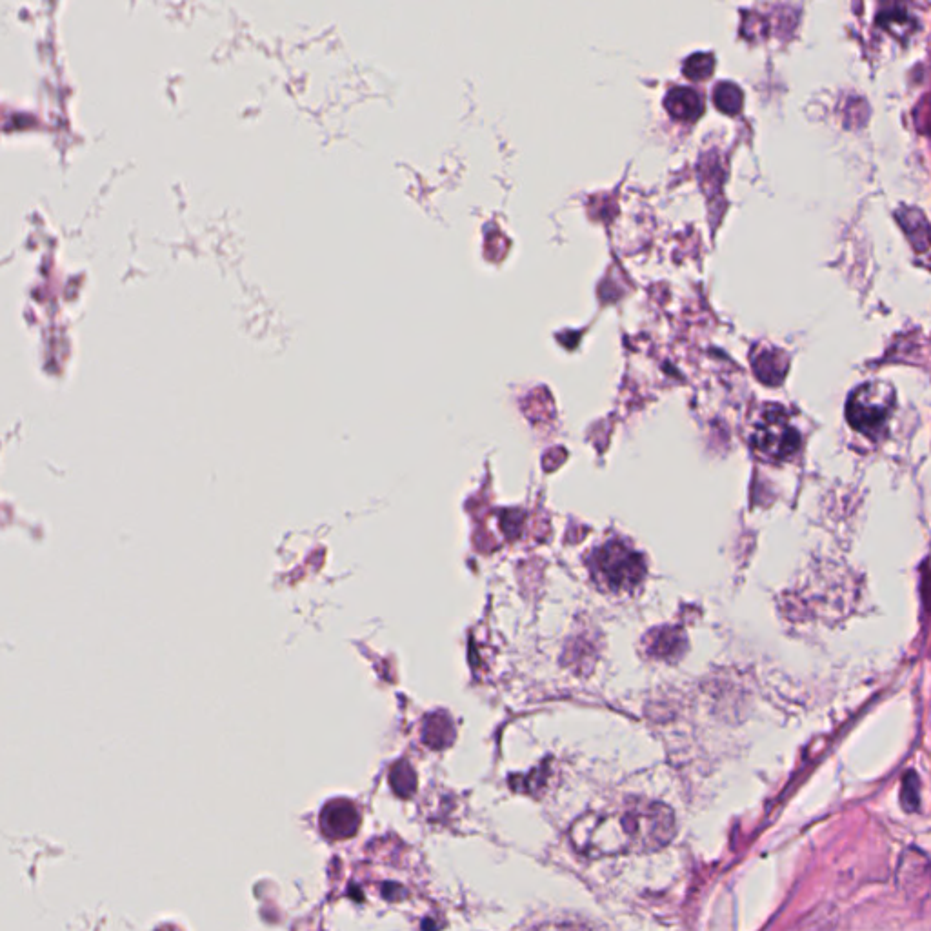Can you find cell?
<instances>
[{"mask_svg": "<svg viewBox=\"0 0 931 931\" xmlns=\"http://www.w3.org/2000/svg\"><path fill=\"white\" fill-rule=\"evenodd\" d=\"M742 101H744L742 90L733 82H719L713 90V102L724 113H730V115L739 113Z\"/></svg>", "mask_w": 931, "mask_h": 931, "instance_id": "9c48e42d", "label": "cell"}, {"mask_svg": "<svg viewBox=\"0 0 931 931\" xmlns=\"http://www.w3.org/2000/svg\"><path fill=\"white\" fill-rule=\"evenodd\" d=\"M641 557L621 544L604 546L595 557V575L611 590H626L642 579Z\"/></svg>", "mask_w": 931, "mask_h": 931, "instance_id": "277c9868", "label": "cell"}, {"mask_svg": "<svg viewBox=\"0 0 931 931\" xmlns=\"http://www.w3.org/2000/svg\"><path fill=\"white\" fill-rule=\"evenodd\" d=\"M895 408V391L886 382H868L853 391L848 401V421L868 437L886 430Z\"/></svg>", "mask_w": 931, "mask_h": 931, "instance_id": "7a4b0ae2", "label": "cell"}, {"mask_svg": "<svg viewBox=\"0 0 931 931\" xmlns=\"http://www.w3.org/2000/svg\"><path fill=\"white\" fill-rule=\"evenodd\" d=\"M899 881L910 895H921L930 890L931 864L921 851L908 850L899 862Z\"/></svg>", "mask_w": 931, "mask_h": 931, "instance_id": "5b68a950", "label": "cell"}, {"mask_svg": "<svg viewBox=\"0 0 931 931\" xmlns=\"http://www.w3.org/2000/svg\"><path fill=\"white\" fill-rule=\"evenodd\" d=\"M879 22L899 39H906V35L911 33L910 15L902 6H890L888 10L881 11Z\"/></svg>", "mask_w": 931, "mask_h": 931, "instance_id": "30bf717a", "label": "cell"}, {"mask_svg": "<svg viewBox=\"0 0 931 931\" xmlns=\"http://www.w3.org/2000/svg\"><path fill=\"white\" fill-rule=\"evenodd\" d=\"M359 826V813L348 802H335L324 813V831L333 837H350Z\"/></svg>", "mask_w": 931, "mask_h": 931, "instance_id": "52a82bcc", "label": "cell"}, {"mask_svg": "<svg viewBox=\"0 0 931 931\" xmlns=\"http://www.w3.org/2000/svg\"><path fill=\"white\" fill-rule=\"evenodd\" d=\"M753 444L762 455L782 461L788 459L801 446V435L791 426L786 411L770 406L764 411L753 431Z\"/></svg>", "mask_w": 931, "mask_h": 931, "instance_id": "3957f363", "label": "cell"}, {"mask_svg": "<svg viewBox=\"0 0 931 931\" xmlns=\"http://www.w3.org/2000/svg\"><path fill=\"white\" fill-rule=\"evenodd\" d=\"M677 833L675 813L657 801L630 799L588 811L571 824L570 841L588 859L641 855L668 846Z\"/></svg>", "mask_w": 931, "mask_h": 931, "instance_id": "6da1fadb", "label": "cell"}, {"mask_svg": "<svg viewBox=\"0 0 931 931\" xmlns=\"http://www.w3.org/2000/svg\"><path fill=\"white\" fill-rule=\"evenodd\" d=\"M902 806L906 811H917L919 810V777L910 771L906 773L904 781H902V793H901Z\"/></svg>", "mask_w": 931, "mask_h": 931, "instance_id": "4fadbf2b", "label": "cell"}, {"mask_svg": "<svg viewBox=\"0 0 931 931\" xmlns=\"http://www.w3.org/2000/svg\"><path fill=\"white\" fill-rule=\"evenodd\" d=\"M390 779L393 790H395L397 795H401V797H410L411 793L415 791V786H417L415 773H413V770H411L406 762L397 764V766L391 770Z\"/></svg>", "mask_w": 931, "mask_h": 931, "instance_id": "7c38bea8", "label": "cell"}, {"mask_svg": "<svg viewBox=\"0 0 931 931\" xmlns=\"http://www.w3.org/2000/svg\"><path fill=\"white\" fill-rule=\"evenodd\" d=\"M664 106L679 121H695L704 113L701 93L688 86L671 88L666 95Z\"/></svg>", "mask_w": 931, "mask_h": 931, "instance_id": "8992f818", "label": "cell"}, {"mask_svg": "<svg viewBox=\"0 0 931 931\" xmlns=\"http://www.w3.org/2000/svg\"><path fill=\"white\" fill-rule=\"evenodd\" d=\"M713 68H715V57L711 53L699 51V53H693L691 57L686 59L682 70H684V75L691 81H702V79L710 77Z\"/></svg>", "mask_w": 931, "mask_h": 931, "instance_id": "8fae6325", "label": "cell"}, {"mask_svg": "<svg viewBox=\"0 0 931 931\" xmlns=\"http://www.w3.org/2000/svg\"><path fill=\"white\" fill-rule=\"evenodd\" d=\"M753 366L759 379L768 384H779L788 371L786 355L777 350L762 351L761 355L755 359Z\"/></svg>", "mask_w": 931, "mask_h": 931, "instance_id": "ba28073f", "label": "cell"}]
</instances>
